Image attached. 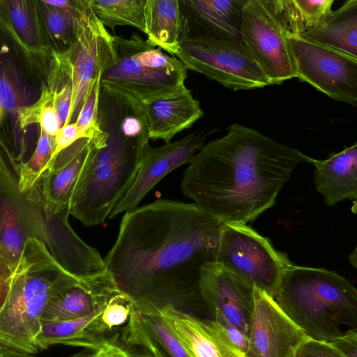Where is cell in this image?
Segmentation results:
<instances>
[{
	"instance_id": "cell-8",
	"label": "cell",
	"mask_w": 357,
	"mask_h": 357,
	"mask_svg": "<svg viewBox=\"0 0 357 357\" xmlns=\"http://www.w3.org/2000/svg\"><path fill=\"white\" fill-rule=\"evenodd\" d=\"M51 58L27 54L0 24V134L20 163L28 149L24 122L43 94Z\"/></svg>"
},
{
	"instance_id": "cell-43",
	"label": "cell",
	"mask_w": 357,
	"mask_h": 357,
	"mask_svg": "<svg viewBox=\"0 0 357 357\" xmlns=\"http://www.w3.org/2000/svg\"><path fill=\"white\" fill-rule=\"evenodd\" d=\"M95 351L84 349L68 357H93ZM0 357H35L31 354L0 346Z\"/></svg>"
},
{
	"instance_id": "cell-29",
	"label": "cell",
	"mask_w": 357,
	"mask_h": 357,
	"mask_svg": "<svg viewBox=\"0 0 357 357\" xmlns=\"http://www.w3.org/2000/svg\"><path fill=\"white\" fill-rule=\"evenodd\" d=\"M41 30L51 51L66 54L76 41L78 24L65 10L49 4L45 0H35Z\"/></svg>"
},
{
	"instance_id": "cell-15",
	"label": "cell",
	"mask_w": 357,
	"mask_h": 357,
	"mask_svg": "<svg viewBox=\"0 0 357 357\" xmlns=\"http://www.w3.org/2000/svg\"><path fill=\"white\" fill-rule=\"evenodd\" d=\"M211 132H193L180 140L157 148L149 145L132 185L108 218L137 207L145 195L163 177L179 166L191 162Z\"/></svg>"
},
{
	"instance_id": "cell-20",
	"label": "cell",
	"mask_w": 357,
	"mask_h": 357,
	"mask_svg": "<svg viewBox=\"0 0 357 357\" xmlns=\"http://www.w3.org/2000/svg\"><path fill=\"white\" fill-rule=\"evenodd\" d=\"M247 0H180L187 34L238 41Z\"/></svg>"
},
{
	"instance_id": "cell-6",
	"label": "cell",
	"mask_w": 357,
	"mask_h": 357,
	"mask_svg": "<svg viewBox=\"0 0 357 357\" xmlns=\"http://www.w3.org/2000/svg\"><path fill=\"white\" fill-rule=\"evenodd\" d=\"M74 277L66 273L34 238L26 242L0 309V346L33 354L35 338L50 298Z\"/></svg>"
},
{
	"instance_id": "cell-31",
	"label": "cell",
	"mask_w": 357,
	"mask_h": 357,
	"mask_svg": "<svg viewBox=\"0 0 357 357\" xmlns=\"http://www.w3.org/2000/svg\"><path fill=\"white\" fill-rule=\"evenodd\" d=\"M93 11L105 26H133L146 34V0H89Z\"/></svg>"
},
{
	"instance_id": "cell-4",
	"label": "cell",
	"mask_w": 357,
	"mask_h": 357,
	"mask_svg": "<svg viewBox=\"0 0 357 357\" xmlns=\"http://www.w3.org/2000/svg\"><path fill=\"white\" fill-rule=\"evenodd\" d=\"M19 163L0 134V249L15 269L29 238L41 243L68 275L83 280L104 273L98 251L84 243L68 222V211L53 212L43 194L41 178L19 189Z\"/></svg>"
},
{
	"instance_id": "cell-40",
	"label": "cell",
	"mask_w": 357,
	"mask_h": 357,
	"mask_svg": "<svg viewBox=\"0 0 357 357\" xmlns=\"http://www.w3.org/2000/svg\"><path fill=\"white\" fill-rule=\"evenodd\" d=\"M14 270L0 249V309L8 295Z\"/></svg>"
},
{
	"instance_id": "cell-14",
	"label": "cell",
	"mask_w": 357,
	"mask_h": 357,
	"mask_svg": "<svg viewBox=\"0 0 357 357\" xmlns=\"http://www.w3.org/2000/svg\"><path fill=\"white\" fill-rule=\"evenodd\" d=\"M199 292L213 320L229 324L248 335L253 307V287L217 262L199 271Z\"/></svg>"
},
{
	"instance_id": "cell-45",
	"label": "cell",
	"mask_w": 357,
	"mask_h": 357,
	"mask_svg": "<svg viewBox=\"0 0 357 357\" xmlns=\"http://www.w3.org/2000/svg\"><path fill=\"white\" fill-rule=\"evenodd\" d=\"M1 116H2V112H1V109L0 107V121H1Z\"/></svg>"
},
{
	"instance_id": "cell-41",
	"label": "cell",
	"mask_w": 357,
	"mask_h": 357,
	"mask_svg": "<svg viewBox=\"0 0 357 357\" xmlns=\"http://www.w3.org/2000/svg\"><path fill=\"white\" fill-rule=\"evenodd\" d=\"M220 324L224 334L228 341L245 356L249 344L248 335L239 328L231 324Z\"/></svg>"
},
{
	"instance_id": "cell-30",
	"label": "cell",
	"mask_w": 357,
	"mask_h": 357,
	"mask_svg": "<svg viewBox=\"0 0 357 357\" xmlns=\"http://www.w3.org/2000/svg\"><path fill=\"white\" fill-rule=\"evenodd\" d=\"M45 87L53 98L60 128H62L68 124L73 93V68L68 53L59 54L52 51Z\"/></svg>"
},
{
	"instance_id": "cell-21",
	"label": "cell",
	"mask_w": 357,
	"mask_h": 357,
	"mask_svg": "<svg viewBox=\"0 0 357 357\" xmlns=\"http://www.w3.org/2000/svg\"><path fill=\"white\" fill-rule=\"evenodd\" d=\"M149 139L165 143L190 128L203 116L199 102L185 86L142 104Z\"/></svg>"
},
{
	"instance_id": "cell-7",
	"label": "cell",
	"mask_w": 357,
	"mask_h": 357,
	"mask_svg": "<svg viewBox=\"0 0 357 357\" xmlns=\"http://www.w3.org/2000/svg\"><path fill=\"white\" fill-rule=\"evenodd\" d=\"M112 40L114 56L101 74V89L144 104L185 86L187 69L177 57L136 33L128 38L112 35Z\"/></svg>"
},
{
	"instance_id": "cell-17",
	"label": "cell",
	"mask_w": 357,
	"mask_h": 357,
	"mask_svg": "<svg viewBox=\"0 0 357 357\" xmlns=\"http://www.w3.org/2000/svg\"><path fill=\"white\" fill-rule=\"evenodd\" d=\"M159 308L188 357H245L228 341L218 322L200 319L169 302L160 303Z\"/></svg>"
},
{
	"instance_id": "cell-25",
	"label": "cell",
	"mask_w": 357,
	"mask_h": 357,
	"mask_svg": "<svg viewBox=\"0 0 357 357\" xmlns=\"http://www.w3.org/2000/svg\"><path fill=\"white\" fill-rule=\"evenodd\" d=\"M303 38L357 59V0H347Z\"/></svg>"
},
{
	"instance_id": "cell-13",
	"label": "cell",
	"mask_w": 357,
	"mask_h": 357,
	"mask_svg": "<svg viewBox=\"0 0 357 357\" xmlns=\"http://www.w3.org/2000/svg\"><path fill=\"white\" fill-rule=\"evenodd\" d=\"M245 357H296L309 337L273 297L253 287V307Z\"/></svg>"
},
{
	"instance_id": "cell-33",
	"label": "cell",
	"mask_w": 357,
	"mask_h": 357,
	"mask_svg": "<svg viewBox=\"0 0 357 357\" xmlns=\"http://www.w3.org/2000/svg\"><path fill=\"white\" fill-rule=\"evenodd\" d=\"M101 74L98 75L91 86L75 122L79 138L84 137L90 139L97 149L105 146L107 137L106 132L100 128L98 123Z\"/></svg>"
},
{
	"instance_id": "cell-9",
	"label": "cell",
	"mask_w": 357,
	"mask_h": 357,
	"mask_svg": "<svg viewBox=\"0 0 357 357\" xmlns=\"http://www.w3.org/2000/svg\"><path fill=\"white\" fill-rule=\"evenodd\" d=\"M216 262L246 283L272 297L293 264L269 238L243 224H224Z\"/></svg>"
},
{
	"instance_id": "cell-3",
	"label": "cell",
	"mask_w": 357,
	"mask_h": 357,
	"mask_svg": "<svg viewBox=\"0 0 357 357\" xmlns=\"http://www.w3.org/2000/svg\"><path fill=\"white\" fill-rule=\"evenodd\" d=\"M98 123L107 134L93 144L75 185L69 215L87 227L105 222L132 185L149 145L142 104L100 89Z\"/></svg>"
},
{
	"instance_id": "cell-1",
	"label": "cell",
	"mask_w": 357,
	"mask_h": 357,
	"mask_svg": "<svg viewBox=\"0 0 357 357\" xmlns=\"http://www.w3.org/2000/svg\"><path fill=\"white\" fill-rule=\"evenodd\" d=\"M224 223L194 203L160 199L126 212L104 259L118 287L160 303L200 299V268L216 262Z\"/></svg>"
},
{
	"instance_id": "cell-12",
	"label": "cell",
	"mask_w": 357,
	"mask_h": 357,
	"mask_svg": "<svg viewBox=\"0 0 357 357\" xmlns=\"http://www.w3.org/2000/svg\"><path fill=\"white\" fill-rule=\"evenodd\" d=\"M296 77L340 102L357 105V59L303 37L286 36Z\"/></svg>"
},
{
	"instance_id": "cell-44",
	"label": "cell",
	"mask_w": 357,
	"mask_h": 357,
	"mask_svg": "<svg viewBox=\"0 0 357 357\" xmlns=\"http://www.w3.org/2000/svg\"><path fill=\"white\" fill-rule=\"evenodd\" d=\"M351 264L356 268V249L354 250L353 253H351L349 257Z\"/></svg>"
},
{
	"instance_id": "cell-24",
	"label": "cell",
	"mask_w": 357,
	"mask_h": 357,
	"mask_svg": "<svg viewBox=\"0 0 357 357\" xmlns=\"http://www.w3.org/2000/svg\"><path fill=\"white\" fill-rule=\"evenodd\" d=\"M103 308L84 317L42 326L35 338L37 348L40 351L62 344L92 351L98 350L110 336V331L100 320Z\"/></svg>"
},
{
	"instance_id": "cell-22",
	"label": "cell",
	"mask_w": 357,
	"mask_h": 357,
	"mask_svg": "<svg viewBox=\"0 0 357 357\" xmlns=\"http://www.w3.org/2000/svg\"><path fill=\"white\" fill-rule=\"evenodd\" d=\"M92 147L90 139L79 138L52 159L41 180L43 194L53 212L68 211L75 185Z\"/></svg>"
},
{
	"instance_id": "cell-11",
	"label": "cell",
	"mask_w": 357,
	"mask_h": 357,
	"mask_svg": "<svg viewBox=\"0 0 357 357\" xmlns=\"http://www.w3.org/2000/svg\"><path fill=\"white\" fill-rule=\"evenodd\" d=\"M240 39L270 85L296 77L295 63L284 27L273 0H247Z\"/></svg>"
},
{
	"instance_id": "cell-36",
	"label": "cell",
	"mask_w": 357,
	"mask_h": 357,
	"mask_svg": "<svg viewBox=\"0 0 357 357\" xmlns=\"http://www.w3.org/2000/svg\"><path fill=\"white\" fill-rule=\"evenodd\" d=\"M134 347L125 342L120 335H110L93 357H151L144 351L136 352Z\"/></svg>"
},
{
	"instance_id": "cell-19",
	"label": "cell",
	"mask_w": 357,
	"mask_h": 357,
	"mask_svg": "<svg viewBox=\"0 0 357 357\" xmlns=\"http://www.w3.org/2000/svg\"><path fill=\"white\" fill-rule=\"evenodd\" d=\"M73 68V93L68 124L75 123L91 86L114 56L112 35H96L78 24L76 41L68 52Z\"/></svg>"
},
{
	"instance_id": "cell-10",
	"label": "cell",
	"mask_w": 357,
	"mask_h": 357,
	"mask_svg": "<svg viewBox=\"0 0 357 357\" xmlns=\"http://www.w3.org/2000/svg\"><path fill=\"white\" fill-rule=\"evenodd\" d=\"M174 56L187 70L203 74L232 91L270 85L241 40L185 33Z\"/></svg>"
},
{
	"instance_id": "cell-23",
	"label": "cell",
	"mask_w": 357,
	"mask_h": 357,
	"mask_svg": "<svg viewBox=\"0 0 357 357\" xmlns=\"http://www.w3.org/2000/svg\"><path fill=\"white\" fill-rule=\"evenodd\" d=\"M315 188L328 206L357 199V144L330 155L326 160L313 159Z\"/></svg>"
},
{
	"instance_id": "cell-27",
	"label": "cell",
	"mask_w": 357,
	"mask_h": 357,
	"mask_svg": "<svg viewBox=\"0 0 357 357\" xmlns=\"http://www.w3.org/2000/svg\"><path fill=\"white\" fill-rule=\"evenodd\" d=\"M0 24L29 54H47L35 0H0Z\"/></svg>"
},
{
	"instance_id": "cell-42",
	"label": "cell",
	"mask_w": 357,
	"mask_h": 357,
	"mask_svg": "<svg viewBox=\"0 0 357 357\" xmlns=\"http://www.w3.org/2000/svg\"><path fill=\"white\" fill-rule=\"evenodd\" d=\"M331 343L345 357H357V331H349Z\"/></svg>"
},
{
	"instance_id": "cell-28",
	"label": "cell",
	"mask_w": 357,
	"mask_h": 357,
	"mask_svg": "<svg viewBox=\"0 0 357 357\" xmlns=\"http://www.w3.org/2000/svg\"><path fill=\"white\" fill-rule=\"evenodd\" d=\"M334 0H273L286 36L302 37L332 12Z\"/></svg>"
},
{
	"instance_id": "cell-35",
	"label": "cell",
	"mask_w": 357,
	"mask_h": 357,
	"mask_svg": "<svg viewBox=\"0 0 357 357\" xmlns=\"http://www.w3.org/2000/svg\"><path fill=\"white\" fill-rule=\"evenodd\" d=\"M132 297L123 291L114 295L104 307L100 320L109 331L127 324L131 314Z\"/></svg>"
},
{
	"instance_id": "cell-34",
	"label": "cell",
	"mask_w": 357,
	"mask_h": 357,
	"mask_svg": "<svg viewBox=\"0 0 357 357\" xmlns=\"http://www.w3.org/2000/svg\"><path fill=\"white\" fill-rule=\"evenodd\" d=\"M45 1L63 9L77 24L86 26L93 33L107 38L111 36L93 11L89 0H45Z\"/></svg>"
},
{
	"instance_id": "cell-26",
	"label": "cell",
	"mask_w": 357,
	"mask_h": 357,
	"mask_svg": "<svg viewBox=\"0 0 357 357\" xmlns=\"http://www.w3.org/2000/svg\"><path fill=\"white\" fill-rule=\"evenodd\" d=\"M145 20L147 41L175 56L187 30L180 0H146Z\"/></svg>"
},
{
	"instance_id": "cell-2",
	"label": "cell",
	"mask_w": 357,
	"mask_h": 357,
	"mask_svg": "<svg viewBox=\"0 0 357 357\" xmlns=\"http://www.w3.org/2000/svg\"><path fill=\"white\" fill-rule=\"evenodd\" d=\"M227 130L194 155L181 188L222 223L246 225L275 204L298 163L314 158L238 123Z\"/></svg>"
},
{
	"instance_id": "cell-32",
	"label": "cell",
	"mask_w": 357,
	"mask_h": 357,
	"mask_svg": "<svg viewBox=\"0 0 357 357\" xmlns=\"http://www.w3.org/2000/svg\"><path fill=\"white\" fill-rule=\"evenodd\" d=\"M54 137L40 128L38 139L29 158L19 163V189L20 191L32 188L47 169L54 152Z\"/></svg>"
},
{
	"instance_id": "cell-5",
	"label": "cell",
	"mask_w": 357,
	"mask_h": 357,
	"mask_svg": "<svg viewBox=\"0 0 357 357\" xmlns=\"http://www.w3.org/2000/svg\"><path fill=\"white\" fill-rule=\"evenodd\" d=\"M273 298L312 340L331 342L357 331V289L335 271L293 264Z\"/></svg>"
},
{
	"instance_id": "cell-18",
	"label": "cell",
	"mask_w": 357,
	"mask_h": 357,
	"mask_svg": "<svg viewBox=\"0 0 357 357\" xmlns=\"http://www.w3.org/2000/svg\"><path fill=\"white\" fill-rule=\"evenodd\" d=\"M160 303L132 297L131 314L121 338L151 357H188L160 312Z\"/></svg>"
},
{
	"instance_id": "cell-37",
	"label": "cell",
	"mask_w": 357,
	"mask_h": 357,
	"mask_svg": "<svg viewBox=\"0 0 357 357\" xmlns=\"http://www.w3.org/2000/svg\"><path fill=\"white\" fill-rule=\"evenodd\" d=\"M296 357H345L331 342L310 338L298 348Z\"/></svg>"
},
{
	"instance_id": "cell-38",
	"label": "cell",
	"mask_w": 357,
	"mask_h": 357,
	"mask_svg": "<svg viewBox=\"0 0 357 357\" xmlns=\"http://www.w3.org/2000/svg\"><path fill=\"white\" fill-rule=\"evenodd\" d=\"M38 124L47 135L55 137L59 130V120L53 102L45 105L38 115Z\"/></svg>"
},
{
	"instance_id": "cell-39",
	"label": "cell",
	"mask_w": 357,
	"mask_h": 357,
	"mask_svg": "<svg viewBox=\"0 0 357 357\" xmlns=\"http://www.w3.org/2000/svg\"><path fill=\"white\" fill-rule=\"evenodd\" d=\"M79 139L75 123H68L59 129L54 137V152L52 158L61 151Z\"/></svg>"
},
{
	"instance_id": "cell-16",
	"label": "cell",
	"mask_w": 357,
	"mask_h": 357,
	"mask_svg": "<svg viewBox=\"0 0 357 357\" xmlns=\"http://www.w3.org/2000/svg\"><path fill=\"white\" fill-rule=\"evenodd\" d=\"M121 291L107 270L82 280L73 278L48 301L41 326L88 316L103 308Z\"/></svg>"
}]
</instances>
